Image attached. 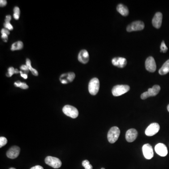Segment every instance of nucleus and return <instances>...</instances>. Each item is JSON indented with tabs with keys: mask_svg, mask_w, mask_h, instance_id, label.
I'll use <instances>...</instances> for the list:
<instances>
[{
	"mask_svg": "<svg viewBox=\"0 0 169 169\" xmlns=\"http://www.w3.org/2000/svg\"><path fill=\"white\" fill-rule=\"evenodd\" d=\"M117 11L122 16H127L129 14V10L127 7L123 4H120L117 7Z\"/></svg>",
	"mask_w": 169,
	"mask_h": 169,
	"instance_id": "17",
	"label": "nucleus"
},
{
	"mask_svg": "<svg viewBox=\"0 0 169 169\" xmlns=\"http://www.w3.org/2000/svg\"><path fill=\"white\" fill-rule=\"evenodd\" d=\"M30 169H44L43 168L42 166H41L40 165H36L35 166L31 167Z\"/></svg>",
	"mask_w": 169,
	"mask_h": 169,
	"instance_id": "37",
	"label": "nucleus"
},
{
	"mask_svg": "<svg viewBox=\"0 0 169 169\" xmlns=\"http://www.w3.org/2000/svg\"><path fill=\"white\" fill-rule=\"evenodd\" d=\"M145 27L144 23L142 21H136L132 22L127 26V31L128 32L140 31L143 30Z\"/></svg>",
	"mask_w": 169,
	"mask_h": 169,
	"instance_id": "6",
	"label": "nucleus"
},
{
	"mask_svg": "<svg viewBox=\"0 0 169 169\" xmlns=\"http://www.w3.org/2000/svg\"><path fill=\"white\" fill-rule=\"evenodd\" d=\"M20 75H21L22 77H23L25 79H27V74L24 73L22 71H20Z\"/></svg>",
	"mask_w": 169,
	"mask_h": 169,
	"instance_id": "34",
	"label": "nucleus"
},
{
	"mask_svg": "<svg viewBox=\"0 0 169 169\" xmlns=\"http://www.w3.org/2000/svg\"><path fill=\"white\" fill-rule=\"evenodd\" d=\"M7 4V1L5 0H1L0 1V6L1 7L5 6Z\"/></svg>",
	"mask_w": 169,
	"mask_h": 169,
	"instance_id": "33",
	"label": "nucleus"
},
{
	"mask_svg": "<svg viewBox=\"0 0 169 169\" xmlns=\"http://www.w3.org/2000/svg\"><path fill=\"white\" fill-rule=\"evenodd\" d=\"M23 47V43L22 41H19L17 42H15L13 43L11 46V50L12 51H15V50H20Z\"/></svg>",
	"mask_w": 169,
	"mask_h": 169,
	"instance_id": "19",
	"label": "nucleus"
},
{
	"mask_svg": "<svg viewBox=\"0 0 169 169\" xmlns=\"http://www.w3.org/2000/svg\"><path fill=\"white\" fill-rule=\"evenodd\" d=\"M45 162L47 164L55 169L60 168L62 165V162L59 159L53 156H47L45 158Z\"/></svg>",
	"mask_w": 169,
	"mask_h": 169,
	"instance_id": "5",
	"label": "nucleus"
},
{
	"mask_svg": "<svg viewBox=\"0 0 169 169\" xmlns=\"http://www.w3.org/2000/svg\"><path fill=\"white\" fill-rule=\"evenodd\" d=\"M1 37L3 41H4V42H7L8 39V35H7L6 34H2Z\"/></svg>",
	"mask_w": 169,
	"mask_h": 169,
	"instance_id": "30",
	"label": "nucleus"
},
{
	"mask_svg": "<svg viewBox=\"0 0 169 169\" xmlns=\"http://www.w3.org/2000/svg\"><path fill=\"white\" fill-rule=\"evenodd\" d=\"M100 88V82L98 79L96 77L92 79L89 82L88 90L91 94L95 96L98 92Z\"/></svg>",
	"mask_w": 169,
	"mask_h": 169,
	"instance_id": "2",
	"label": "nucleus"
},
{
	"mask_svg": "<svg viewBox=\"0 0 169 169\" xmlns=\"http://www.w3.org/2000/svg\"><path fill=\"white\" fill-rule=\"evenodd\" d=\"M155 151L160 156L164 157L168 154V150L166 146L163 143H158L155 146Z\"/></svg>",
	"mask_w": 169,
	"mask_h": 169,
	"instance_id": "10",
	"label": "nucleus"
},
{
	"mask_svg": "<svg viewBox=\"0 0 169 169\" xmlns=\"http://www.w3.org/2000/svg\"><path fill=\"white\" fill-rule=\"evenodd\" d=\"M9 169H15V168H11Z\"/></svg>",
	"mask_w": 169,
	"mask_h": 169,
	"instance_id": "42",
	"label": "nucleus"
},
{
	"mask_svg": "<svg viewBox=\"0 0 169 169\" xmlns=\"http://www.w3.org/2000/svg\"><path fill=\"white\" fill-rule=\"evenodd\" d=\"M61 80V82L62 83V84H67L68 82L67 81V80H66L65 79H62Z\"/></svg>",
	"mask_w": 169,
	"mask_h": 169,
	"instance_id": "39",
	"label": "nucleus"
},
{
	"mask_svg": "<svg viewBox=\"0 0 169 169\" xmlns=\"http://www.w3.org/2000/svg\"><path fill=\"white\" fill-rule=\"evenodd\" d=\"M150 97V96H149V94H148V91L143 93L141 95V96H140L141 98H142V100H145L146 99Z\"/></svg>",
	"mask_w": 169,
	"mask_h": 169,
	"instance_id": "27",
	"label": "nucleus"
},
{
	"mask_svg": "<svg viewBox=\"0 0 169 169\" xmlns=\"http://www.w3.org/2000/svg\"><path fill=\"white\" fill-rule=\"evenodd\" d=\"M66 77H67L66 79H67V81L72 82L75 78V74L73 72H69L67 74Z\"/></svg>",
	"mask_w": 169,
	"mask_h": 169,
	"instance_id": "22",
	"label": "nucleus"
},
{
	"mask_svg": "<svg viewBox=\"0 0 169 169\" xmlns=\"http://www.w3.org/2000/svg\"><path fill=\"white\" fill-rule=\"evenodd\" d=\"M138 136V132L135 129H130L126 134V139L129 142H132L136 140Z\"/></svg>",
	"mask_w": 169,
	"mask_h": 169,
	"instance_id": "12",
	"label": "nucleus"
},
{
	"mask_svg": "<svg viewBox=\"0 0 169 169\" xmlns=\"http://www.w3.org/2000/svg\"><path fill=\"white\" fill-rule=\"evenodd\" d=\"M142 152L144 157L147 159H151L154 156L152 146L149 144H146L142 147Z\"/></svg>",
	"mask_w": 169,
	"mask_h": 169,
	"instance_id": "8",
	"label": "nucleus"
},
{
	"mask_svg": "<svg viewBox=\"0 0 169 169\" xmlns=\"http://www.w3.org/2000/svg\"><path fill=\"white\" fill-rule=\"evenodd\" d=\"M4 26L6 29H7L9 30H12L13 29V26L10 24V23H5Z\"/></svg>",
	"mask_w": 169,
	"mask_h": 169,
	"instance_id": "26",
	"label": "nucleus"
},
{
	"mask_svg": "<svg viewBox=\"0 0 169 169\" xmlns=\"http://www.w3.org/2000/svg\"><path fill=\"white\" fill-rule=\"evenodd\" d=\"M167 110L169 112V104L168 105V106H167Z\"/></svg>",
	"mask_w": 169,
	"mask_h": 169,
	"instance_id": "41",
	"label": "nucleus"
},
{
	"mask_svg": "<svg viewBox=\"0 0 169 169\" xmlns=\"http://www.w3.org/2000/svg\"><path fill=\"white\" fill-rule=\"evenodd\" d=\"M130 89V87L128 85L116 86L113 88L112 93L114 96H119L127 93Z\"/></svg>",
	"mask_w": 169,
	"mask_h": 169,
	"instance_id": "4",
	"label": "nucleus"
},
{
	"mask_svg": "<svg viewBox=\"0 0 169 169\" xmlns=\"http://www.w3.org/2000/svg\"><path fill=\"white\" fill-rule=\"evenodd\" d=\"M146 68L147 71L151 72H155L156 69V65L155 59L152 56L147 58L145 62Z\"/></svg>",
	"mask_w": 169,
	"mask_h": 169,
	"instance_id": "9",
	"label": "nucleus"
},
{
	"mask_svg": "<svg viewBox=\"0 0 169 169\" xmlns=\"http://www.w3.org/2000/svg\"><path fill=\"white\" fill-rule=\"evenodd\" d=\"M168 50V48L165 45L164 41H163L161 45V52L163 53H166Z\"/></svg>",
	"mask_w": 169,
	"mask_h": 169,
	"instance_id": "25",
	"label": "nucleus"
},
{
	"mask_svg": "<svg viewBox=\"0 0 169 169\" xmlns=\"http://www.w3.org/2000/svg\"><path fill=\"white\" fill-rule=\"evenodd\" d=\"M13 16H14V18L16 20H18L19 19V15L16 14H14Z\"/></svg>",
	"mask_w": 169,
	"mask_h": 169,
	"instance_id": "38",
	"label": "nucleus"
},
{
	"mask_svg": "<svg viewBox=\"0 0 169 169\" xmlns=\"http://www.w3.org/2000/svg\"><path fill=\"white\" fill-rule=\"evenodd\" d=\"M82 165L85 169H93L92 165L90 164L88 160H86L83 161L82 162Z\"/></svg>",
	"mask_w": 169,
	"mask_h": 169,
	"instance_id": "21",
	"label": "nucleus"
},
{
	"mask_svg": "<svg viewBox=\"0 0 169 169\" xmlns=\"http://www.w3.org/2000/svg\"><path fill=\"white\" fill-rule=\"evenodd\" d=\"M15 69H14L13 67H10L8 69V73L7 74V76L9 77H11L15 73Z\"/></svg>",
	"mask_w": 169,
	"mask_h": 169,
	"instance_id": "24",
	"label": "nucleus"
},
{
	"mask_svg": "<svg viewBox=\"0 0 169 169\" xmlns=\"http://www.w3.org/2000/svg\"><path fill=\"white\" fill-rule=\"evenodd\" d=\"M169 72V59L165 62L162 67L159 70V73L160 75H164L166 74Z\"/></svg>",
	"mask_w": 169,
	"mask_h": 169,
	"instance_id": "18",
	"label": "nucleus"
},
{
	"mask_svg": "<svg viewBox=\"0 0 169 169\" xmlns=\"http://www.w3.org/2000/svg\"><path fill=\"white\" fill-rule=\"evenodd\" d=\"M7 139L4 137H1L0 138V148H2L7 143Z\"/></svg>",
	"mask_w": 169,
	"mask_h": 169,
	"instance_id": "23",
	"label": "nucleus"
},
{
	"mask_svg": "<svg viewBox=\"0 0 169 169\" xmlns=\"http://www.w3.org/2000/svg\"><path fill=\"white\" fill-rule=\"evenodd\" d=\"M19 70L17 69H15V73L16 74H18L19 73Z\"/></svg>",
	"mask_w": 169,
	"mask_h": 169,
	"instance_id": "40",
	"label": "nucleus"
},
{
	"mask_svg": "<svg viewBox=\"0 0 169 169\" xmlns=\"http://www.w3.org/2000/svg\"><path fill=\"white\" fill-rule=\"evenodd\" d=\"M104 169V168H102V169Z\"/></svg>",
	"mask_w": 169,
	"mask_h": 169,
	"instance_id": "43",
	"label": "nucleus"
},
{
	"mask_svg": "<svg viewBox=\"0 0 169 169\" xmlns=\"http://www.w3.org/2000/svg\"><path fill=\"white\" fill-rule=\"evenodd\" d=\"M162 19H163V15L161 12H157L156 13L153 19H152L153 25L157 29L160 28L162 25Z\"/></svg>",
	"mask_w": 169,
	"mask_h": 169,
	"instance_id": "13",
	"label": "nucleus"
},
{
	"mask_svg": "<svg viewBox=\"0 0 169 169\" xmlns=\"http://www.w3.org/2000/svg\"><path fill=\"white\" fill-rule=\"evenodd\" d=\"M78 60L80 63H87L89 60V55L88 53L86 50H82L79 53Z\"/></svg>",
	"mask_w": 169,
	"mask_h": 169,
	"instance_id": "15",
	"label": "nucleus"
},
{
	"mask_svg": "<svg viewBox=\"0 0 169 169\" xmlns=\"http://www.w3.org/2000/svg\"><path fill=\"white\" fill-rule=\"evenodd\" d=\"M112 63L114 66L119 68H123L127 64V61L125 58L115 57L112 59Z\"/></svg>",
	"mask_w": 169,
	"mask_h": 169,
	"instance_id": "14",
	"label": "nucleus"
},
{
	"mask_svg": "<svg viewBox=\"0 0 169 169\" xmlns=\"http://www.w3.org/2000/svg\"><path fill=\"white\" fill-rule=\"evenodd\" d=\"M63 112L65 115L72 118H77L79 115L77 109L71 105H65L63 108Z\"/></svg>",
	"mask_w": 169,
	"mask_h": 169,
	"instance_id": "3",
	"label": "nucleus"
},
{
	"mask_svg": "<svg viewBox=\"0 0 169 169\" xmlns=\"http://www.w3.org/2000/svg\"><path fill=\"white\" fill-rule=\"evenodd\" d=\"M160 130V126L156 123L151 124L147 127L145 131V134L148 136H152L157 134Z\"/></svg>",
	"mask_w": 169,
	"mask_h": 169,
	"instance_id": "7",
	"label": "nucleus"
},
{
	"mask_svg": "<svg viewBox=\"0 0 169 169\" xmlns=\"http://www.w3.org/2000/svg\"><path fill=\"white\" fill-rule=\"evenodd\" d=\"M20 148L19 147L14 146L9 148L7 152V156L11 159H15L17 158L19 155Z\"/></svg>",
	"mask_w": 169,
	"mask_h": 169,
	"instance_id": "11",
	"label": "nucleus"
},
{
	"mask_svg": "<svg viewBox=\"0 0 169 169\" xmlns=\"http://www.w3.org/2000/svg\"><path fill=\"white\" fill-rule=\"evenodd\" d=\"M1 33L2 34H6L7 35H8L10 34V33H9V30L6 29V28H3V29H1Z\"/></svg>",
	"mask_w": 169,
	"mask_h": 169,
	"instance_id": "29",
	"label": "nucleus"
},
{
	"mask_svg": "<svg viewBox=\"0 0 169 169\" xmlns=\"http://www.w3.org/2000/svg\"><path fill=\"white\" fill-rule=\"evenodd\" d=\"M29 87L25 83H22V85H21V87L20 88H21L23 89H26L28 88Z\"/></svg>",
	"mask_w": 169,
	"mask_h": 169,
	"instance_id": "32",
	"label": "nucleus"
},
{
	"mask_svg": "<svg viewBox=\"0 0 169 169\" xmlns=\"http://www.w3.org/2000/svg\"><path fill=\"white\" fill-rule=\"evenodd\" d=\"M120 131L119 128L117 126H113L109 130L108 134V140L110 143H114L118 140Z\"/></svg>",
	"mask_w": 169,
	"mask_h": 169,
	"instance_id": "1",
	"label": "nucleus"
},
{
	"mask_svg": "<svg viewBox=\"0 0 169 169\" xmlns=\"http://www.w3.org/2000/svg\"><path fill=\"white\" fill-rule=\"evenodd\" d=\"M14 14H16L20 15V11L19 8V7H15L14 9Z\"/></svg>",
	"mask_w": 169,
	"mask_h": 169,
	"instance_id": "31",
	"label": "nucleus"
},
{
	"mask_svg": "<svg viewBox=\"0 0 169 169\" xmlns=\"http://www.w3.org/2000/svg\"><path fill=\"white\" fill-rule=\"evenodd\" d=\"M11 19V17L10 15H8L6 17L5 22V23H10V21Z\"/></svg>",
	"mask_w": 169,
	"mask_h": 169,
	"instance_id": "35",
	"label": "nucleus"
},
{
	"mask_svg": "<svg viewBox=\"0 0 169 169\" xmlns=\"http://www.w3.org/2000/svg\"><path fill=\"white\" fill-rule=\"evenodd\" d=\"M20 69L23 71H26V72H28L29 71V69L26 65H23L20 67Z\"/></svg>",
	"mask_w": 169,
	"mask_h": 169,
	"instance_id": "28",
	"label": "nucleus"
},
{
	"mask_svg": "<svg viewBox=\"0 0 169 169\" xmlns=\"http://www.w3.org/2000/svg\"><path fill=\"white\" fill-rule=\"evenodd\" d=\"M161 88L159 85H154L152 88H149L148 91L149 96H156L159 92H160Z\"/></svg>",
	"mask_w": 169,
	"mask_h": 169,
	"instance_id": "16",
	"label": "nucleus"
},
{
	"mask_svg": "<svg viewBox=\"0 0 169 169\" xmlns=\"http://www.w3.org/2000/svg\"><path fill=\"white\" fill-rule=\"evenodd\" d=\"M22 83V82H21V81H17L16 82H15L14 85L16 87L20 88V87H21Z\"/></svg>",
	"mask_w": 169,
	"mask_h": 169,
	"instance_id": "36",
	"label": "nucleus"
},
{
	"mask_svg": "<svg viewBox=\"0 0 169 169\" xmlns=\"http://www.w3.org/2000/svg\"><path fill=\"white\" fill-rule=\"evenodd\" d=\"M26 65L28 67V68H29V70L31 71V73H32L33 75H34V76H38V71H37L36 69H34V68H33V67H31V61L30 60V59H26Z\"/></svg>",
	"mask_w": 169,
	"mask_h": 169,
	"instance_id": "20",
	"label": "nucleus"
}]
</instances>
